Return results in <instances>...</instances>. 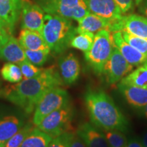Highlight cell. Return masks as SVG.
<instances>
[{"label":"cell","mask_w":147,"mask_h":147,"mask_svg":"<svg viewBox=\"0 0 147 147\" xmlns=\"http://www.w3.org/2000/svg\"><path fill=\"white\" fill-rule=\"evenodd\" d=\"M23 126V121L15 116H5L0 119V142H6Z\"/></svg>","instance_id":"20"},{"label":"cell","mask_w":147,"mask_h":147,"mask_svg":"<svg viewBox=\"0 0 147 147\" xmlns=\"http://www.w3.org/2000/svg\"><path fill=\"white\" fill-rule=\"evenodd\" d=\"M18 65L21 68L23 78L25 79L34 78L38 76L43 69L32 64L27 59L21 62Z\"/></svg>","instance_id":"29"},{"label":"cell","mask_w":147,"mask_h":147,"mask_svg":"<svg viewBox=\"0 0 147 147\" xmlns=\"http://www.w3.org/2000/svg\"><path fill=\"white\" fill-rule=\"evenodd\" d=\"M34 128V127H33L32 125L30 123L23 126L17 133H16L6 142H5L4 147H21L24 140L26 138L28 134Z\"/></svg>","instance_id":"26"},{"label":"cell","mask_w":147,"mask_h":147,"mask_svg":"<svg viewBox=\"0 0 147 147\" xmlns=\"http://www.w3.org/2000/svg\"><path fill=\"white\" fill-rule=\"evenodd\" d=\"M84 102L89 117L94 125L100 129L127 131L128 122L113 99L103 91H88Z\"/></svg>","instance_id":"2"},{"label":"cell","mask_w":147,"mask_h":147,"mask_svg":"<svg viewBox=\"0 0 147 147\" xmlns=\"http://www.w3.org/2000/svg\"><path fill=\"white\" fill-rule=\"evenodd\" d=\"M18 42L24 49L50 51L49 47L39 32L23 29L18 36Z\"/></svg>","instance_id":"19"},{"label":"cell","mask_w":147,"mask_h":147,"mask_svg":"<svg viewBox=\"0 0 147 147\" xmlns=\"http://www.w3.org/2000/svg\"><path fill=\"white\" fill-rule=\"evenodd\" d=\"M0 74L3 80L11 83H17L23 79L21 68L14 63H5L0 70Z\"/></svg>","instance_id":"23"},{"label":"cell","mask_w":147,"mask_h":147,"mask_svg":"<svg viewBox=\"0 0 147 147\" xmlns=\"http://www.w3.org/2000/svg\"><path fill=\"white\" fill-rule=\"evenodd\" d=\"M10 36L12 35L9 34L7 29L5 28L3 24L0 21V48L7 42Z\"/></svg>","instance_id":"33"},{"label":"cell","mask_w":147,"mask_h":147,"mask_svg":"<svg viewBox=\"0 0 147 147\" xmlns=\"http://www.w3.org/2000/svg\"><path fill=\"white\" fill-rule=\"evenodd\" d=\"M0 85H1V82H0Z\"/></svg>","instance_id":"39"},{"label":"cell","mask_w":147,"mask_h":147,"mask_svg":"<svg viewBox=\"0 0 147 147\" xmlns=\"http://www.w3.org/2000/svg\"><path fill=\"white\" fill-rule=\"evenodd\" d=\"M91 13L107 20L112 25L123 16L121 9L115 0H86ZM110 29V28H109Z\"/></svg>","instance_id":"11"},{"label":"cell","mask_w":147,"mask_h":147,"mask_svg":"<svg viewBox=\"0 0 147 147\" xmlns=\"http://www.w3.org/2000/svg\"><path fill=\"white\" fill-rule=\"evenodd\" d=\"M51 53L60 55L70 47V42L76 34L70 18L46 14L41 32Z\"/></svg>","instance_id":"3"},{"label":"cell","mask_w":147,"mask_h":147,"mask_svg":"<svg viewBox=\"0 0 147 147\" xmlns=\"http://www.w3.org/2000/svg\"><path fill=\"white\" fill-rule=\"evenodd\" d=\"M109 147H127L128 141L123 131L117 129H102Z\"/></svg>","instance_id":"24"},{"label":"cell","mask_w":147,"mask_h":147,"mask_svg":"<svg viewBox=\"0 0 147 147\" xmlns=\"http://www.w3.org/2000/svg\"><path fill=\"white\" fill-rule=\"evenodd\" d=\"M142 144L144 147H147V133H146L142 137Z\"/></svg>","instance_id":"37"},{"label":"cell","mask_w":147,"mask_h":147,"mask_svg":"<svg viewBox=\"0 0 147 147\" xmlns=\"http://www.w3.org/2000/svg\"><path fill=\"white\" fill-rule=\"evenodd\" d=\"M117 87L130 106L140 109L147 104V89L121 82L118 84Z\"/></svg>","instance_id":"17"},{"label":"cell","mask_w":147,"mask_h":147,"mask_svg":"<svg viewBox=\"0 0 147 147\" xmlns=\"http://www.w3.org/2000/svg\"><path fill=\"white\" fill-rule=\"evenodd\" d=\"M0 59L17 64L27 59L25 50L12 35L0 48Z\"/></svg>","instance_id":"16"},{"label":"cell","mask_w":147,"mask_h":147,"mask_svg":"<svg viewBox=\"0 0 147 147\" xmlns=\"http://www.w3.org/2000/svg\"><path fill=\"white\" fill-rule=\"evenodd\" d=\"M115 47L113 33L108 29H102L95 35L91 49L84 53V58L95 74L102 75L104 65Z\"/></svg>","instance_id":"4"},{"label":"cell","mask_w":147,"mask_h":147,"mask_svg":"<svg viewBox=\"0 0 147 147\" xmlns=\"http://www.w3.org/2000/svg\"><path fill=\"white\" fill-rule=\"evenodd\" d=\"M27 59L34 65L41 67L48 59L50 51H32L24 49Z\"/></svg>","instance_id":"27"},{"label":"cell","mask_w":147,"mask_h":147,"mask_svg":"<svg viewBox=\"0 0 147 147\" xmlns=\"http://www.w3.org/2000/svg\"><path fill=\"white\" fill-rule=\"evenodd\" d=\"M47 14L79 21L90 13L86 0H36Z\"/></svg>","instance_id":"5"},{"label":"cell","mask_w":147,"mask_h":147,"mask_svg":"<svg viewBox=\"0 0 147 147\" xmlns=\"http://www.w3.org/2000/svg\"><path fill=\"white\" fill-rule=\"evenodd\" d=\"M77 34L71 40L70 47L83 51L84 53L87 52L93 45L95 35L88 33Z\"/></svg>","instance_id":"25"},{"label":"cell","mask_w":147,"mask_h":147,"mask_svg":"<svg viewBox=\"0 0 147 147\" xmlns=\"http://www.w3.org/2000/svg\"><path fill=\"white\" fill-rule=\"evenodd\" d=\"M138 5L140 12L147 17V0H142Z\"/></svg>","instance_id":"34"},{"label":"cell","mask_w":147,"mask_h":147,"mask_svg":"<svg viewBox=\"0 0 147 147\" xmlns=\"http://www.w3.org/2000/svg\"><path fill=\"white\" fill-rule=\"evenodd\" d=\"M133 67L134 66L127 61L118 49L115 47L104 65L102 74L105 76L108 84H114L131 72Z\"/></svg>","instance_id":"8"},{"label":"cell","mask_w":147,"mask_h":147,"mask_svg":"<svg viewBox=\"0 0 147 147\" xmlns=\"http://www.w3.org/2000/svg\"><path fill=\"white\" fill-rule=\"evenodd\" d=\"M4 144L5 143H3L2 142H0V147H4Z\"/></svg>","instance_id":"38"},{"label":"cell","mask_w":147,"mask_h":147,"mask_svg":"<svg viewBox=\"0 0 147 147\" xmlns=\"http://www.w3.org/2000/svg\"><path fill=\"white\" fill-rule=\"evenodd\" d=\"M121 83L147 89V63L138 66L121 80Z\"/></svg>","instance_id":"21"},{"label":"cell","mask_w":147,"mask_h":147,"mask_svg":"<svg viewBox=\"0 0 147 147\" xmlns=\"http://www.w3.org/2000/svg\"><path fill=\"white\" fill-rule=\"evenodd\" d=\"M52 140L50 136L35 127L24 140L21 147H48Z\"/></svg>","instance_id":"22"},{"label":"cell","mask_w":147,"mask_h":147,"mask_svg":"<svg viewBox=\"0 0 147 147\" xmlns=\"http://www.w3.org/2000/svg\"><path fill=\"white\" fill-rule=\"evenodd\" d=\"M48 147H69L68 132H65L53 138Z\"/></svg>","instance_id":"31"},{"label":"cell","mask_w":147,"mask_h":147,"mask_svg":"<svg viewBox=\"0 0 147 147\" xmlns=\"http://www.w3.org/2000/svg\"><path fill=\"white\" fill-rule=\"evenodd\" d=\"M109 31L112 33L126 32L147 39V17L134 14L123 16L119 21L111 25Z\"/></svg>","instance_id":"9"},{"label":"cell","mask_w":147,"mask_h":147,"mask_svg":"<svg viewBox=\"0 0 147 147\" xmlns=\"http://www.w3.org/2000/svg\"><path fill=\"white\" fill-rule=\"evenodd\" d=\"M127 147H144L142 143H140L138 140L136 139H131L129 141L127 145Z\"/></svg>","instance_id":"35"},{"label":"cell","mask_w":147,"mask_h":147,"mask_svg":"<svg viewBox=\"0 0 147 147\" xmlns=\"http://www.w3.org/2000/svg\"><path fill=\"white\" fill-rule=\"evenodd\" d=\"M113 38L115 47L121 55L133 66H140L147 63V57L132 47L124 40L121 32L113 33Z\"/></svg>","instance_id":"14"},{"label":"cell","mask_w":147,"mask_h":147,"mask_svg":"<svg viewBox=\"0 0 147 147\" xmlns=\"http://www.w3.org/2000/svg\"><path fill=\"white\" fill-rule=\"evenodd\" d=\"M73 117L74 110L69 103L46 117L37 127L54 138L65 132L76 131L71 127Z\"/></svg>","instance_id":"6"},{"label":"cell","mask_w":147,"mask_h":147,"mask_svg":"<svg viewBox=\"0 0 147 147\" xmlns=\"http://www.w3.org/2000/svg\"><path fill=\"white\" fill-rule=\"evenodd\" d=\"M142 0H115L123 14L132 10L135 5H138Z\"/></svg>","instance_id":"30"},{"label":"cell","mask_w":147,"mask_h":147,"mask_svg":"<svg viewBox=\"0 0 147 147\" xmlns=\"http://www.w3.org/2000/svg\"><path fill=\"white\" fill-rule=\"evenodd\" d=\"M124 40L130 45L147 57V39L134 36L126 32H121Z\"/></svg>","instance_id":"28"},{"label":"cell","mask_w":147,"mask_h":147,"mask_svg":"<svg viewBox=\"0 0 147 147\" xmlns=\"http://www.w3.org/2000/svg\"><path fill=\"white\" fill-rule=\"evenodd\" d=\"M21 27L41 32L45 18V12L37 3L29 0H22Z\"/></svg>","instance_id":"10"},{"label":"cell","mask_w":147,"mask_h":147,"mask_svg":"<svg viewBox=\"0 0 147 147\" xmlns=\"http://www.w3.org/2000/svg\"><path fill=\"white\" fill-rule=\"evenodd\" d=\"M140 111H141V114L143 117H144L145 118L147 119V104L146 106H144V107L140 108Z\"/></svg>","instance_id":"36"},{"label":"cell","mask_w":147,"mask_h":147,"mask_svg":"<svg viewBox=\"0 0 147 147\" xmlns=\"http://www.w3.org/2000/svg\"><path fill=\"white\" fill-rule=\"evenodd\" d=\"M69 103V95L65 89L59 87L51 88L36 104L33 117V125L36 127L39 125L46 117Z\"/></svg>","instance_id":"7"},{"label":"cell","mask_w":147,"mask_h":147,"mask_svg":"<svg viewBox=\"0 0 147 147\" xmlns=\"http://www.w3.org/2000/svg\"><path fill=\"white\" fill-rule=\"evenodd\" d=\"M22 0H0V21L12 35L21 13Z\"/></svg>","instance_id":"13"},{"label":"cell","mask_w":147,"mask_h":147,"mask_svg":"<svg viewBox=\"0 0 147 147\" xmlns=\"http://www.w3.org/2000/svg\"><path fill=\"white\" fill-rule=\"evenodd\" d=\"M76 131L87 147H109L102 129L89 123L80 125Z\"/></svg>","instance_id":"15"},{"label":"cell","mask_w":147,"mask_h":147,"mask_svg":"<svg viewBox=\"0 0 147 147\" xmlns=\"http://www.w3.org/2000/svg\"><path fill=\"white\" fill-rule=\"evenodd\" d=\"M68 140L69 147H87L76 131L68 132Z\"/></svg>","instance_id":"32"},{"label":"cell","mask_w":147,"mask_h":147,"mask_svg":"<svg viewBox=\"0 0 147 147\" xmlns=\"http://www.w3.org/2000/svg\"><path fill=\"white\" fill-rule=\"evenodd\" d=\"M110 23L107 20L93 13H89L78 21L76 27V34H93L95 35L102 29H108Z\"/></svg>","instance_id":"18"},{"label":"cell","mask_w":147,"mask_h":147,"mask_svg":"<svg viewBox=\"0 0 147 147\" xmlns=\"http://www.w3.org/2000/svg\"><path fill=\"white\" fill-rule=\"evenodd\" d=\"M57 70L63 84L71 85L77 81L80 76V62L73 53H68L59 59Z\"/></svg>","instance_id":"12"},{"label":"cell","mask_w":147,"mask_h":147,"mask_svg":"<svg viewBox=\"0 0 147 147\" xmlns=\"http://www.w3.org/2000/svg\"><path fill=\"white\" fill-rule=\"evenodd\" d=\"M63 85L57 68L42 69L34 78L25 79L0 90V97L23 109L27 113L34 111L36 104L51 88Z\"/></svg>","instance_id":"1"}]
</instances>
